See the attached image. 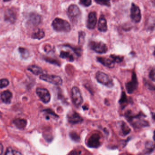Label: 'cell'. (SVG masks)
Instances as JSON below:
<instances>
[{
	"label": "cell",
	"mask_w": 155,
	"mask_h": 155,
	"mask_svg": "<svg viewBox=\"0 0 155 155\" xmlns=\"http://www.w3.org/2000/svg\"><path fill=\"white\" fill-rule=\"evenodd\" d=\"M126 118L130 124L135 128H140L149 126V123L143 119L145 115L140 113L137 115L133 114L131 110H128L125 114Z\"/></svg>",
	"instance_id": "6da1fadb"
},
{
	"label": "cell",
	"mask_w": 155,
	"mask_h": 155,
	"mask_svg": "<svg viewBox=\"0 0 155 155\" xmlns=\"http://www.w3.org/2000/svg\"><path fill=\"white\" fill-rule=\"evenodd\" d=\"M52 26L55 31L59 32H69L71 29V25L67 21L59 18L53 21Z\"/></svg>",
	"instance_id": "7a4b0ae2"
},
{
	"label": "cell",
	"mask_w": 155,
	"mask_h": 155,
	"mask_svg": "<svg viewBox=\"0 0 155 155\" xmlns=\"http://www.w3.org/2000/svg\"><path fill=\"white\" fill-rule=\"evenodd\" d=\"M96 79L97 82L107 87L111 88L114 86L113 79L105 73L97 71L96 74Z\"/></svg>",
	"instance_id": "3957f363"
},
{
	"label": "cell",
	"mask_w": 155,
	"mask_h": 155,
	"mask_svg": "<svg viewBox=\"0 0 155 155\" xmlns=\"http://www.w3.org/2000/svg\"><path fill=\"white\" fill-rule=\"evenodd\" d=\"M89 48L97 53L105 54L108 51V48L105 44L102 42L91 41L88 44Z\"/></svg>",
	"instance_id": "277c9868"
},
{
	"label": "cell",
	"mask_w": 155,
	"mask_h": 155,
	"mask_svg": "<svg viewBox=\"0 0 155 155\" xmlns=\"http://www.w3.org/2000/svg\"><path fill=\"white\" fill-rule=\"evenodd\" d=\"M71 94L72 100L74 105L77 107L80 106L84 100L79 88L76 86L73 87L71 91Z\"/></svg>",
	"instance_id": "5b68a950"
},
{
	"label": "cell",
	"mask_w": 155,
	"mask_h": 155,
	"mask_svg": "<svg viewBox=\"0 0 155 155\" xmlns=\"http://www.w3.org/2000/svg\"><path fill=\"white\" fill-rule=\"evenodd\" d=\"M40 78L43 81L51 83L55 85H61L63 84V80L60 76L50 74H41Z\"/></svg>",
	"instance_id": "8992f818"
},
{
	"label": "cell",
	"mask_w": 155,
	"mask_h": 155,
	"mask_svg": "<svg viewBox=\"0 0 155 155\" xmlns=\"http://www.w3.org/2000/svg\"><path fill=\"white\" fill-rule=\"evenodd\" d=\"M68 15L72 21H76L80 18L81 15L80 9L76 5H71L68 8Z\"/></svg>",
	"instance_id": "52a82bcc"
},
{
	"label": "cell",
	"mask_w": 155,
	"mask_h": 155,
	"mask_svg": "<svg viewBox=\"0 0 155 155\" xmlns=\"http://www.w3.org/2000/svg\"><path fill=\"white\" fill-rule=\"evenodd\" d=\"M36 93L41 101L44 104H48L51 101V94L46 88L38 87L36 89Z\"/></svg>",
	"instance_id": "ba28073f"
},
{
	"label": "cell",
	"mask_w": 155,
	"mask_h": 155,
	"mask_svg": "<svg viewBox=\"0 0 155 155\" xmlns=\"http://www.w3.org/2000/svg\"><path fill=\"white\" fill-rule=\"evenodd\" d=\"M138 83L137 75L134 72H133L132 74V80L130 82L126 84V88L127 91L129 94H132L138 87Z\"/></svg>",
	"instance_id": "9c48e42d"
},
{
	"label": "cell",
	"mask_w": 155,
	"mask_h": 155,
	"mask_svg": "<svg viewBox=\"0 0 155 155\" xmlns=\"http://www.w3.org/2000/svg\"><path fill=\"white\" fill-rule=\"evenodd\" d=\"M100 139L101 137L99 134L97 133L93 134L87 140V146L90 148H98L101 145Z\"/></svg>",
	"instance_id": "30bf717a"
},
{
	"label": "cell",
	"mask_w": 155,
	"mask_h": 155,
	"mask_svg": "<svg viewBox=\"0 0 155 155\" xmlns=\"http://www.w3.org/2000/svg\"><path fill=\"white\" fill-rule=\"evenodd\" d=\"M131 19L135 23H139L142 18L141 11L137 5L133 3L131 8Z\"/></svg>",
	"instance_id": "8fae6325"
},
{
	"label": "cell",
	"mask_w": 155,
	"mask_h": 155,
	"mask_svg": "<svg viewBox=\"0 0 155 155\" xmlns=\"http://www.w3.org/2000/svg\"><path fill=\"white\" fill-rule=\"evenodd\" d=\"M67 119L69 123L73 125L79 124L83 121V118L81 116L74 111L71 112L68 114Z\"/></svg>",
	"instance_id": "7c38bea8"
},
{
	"label": "cell",
	"mask_w": 155,
	"mask_h": 155,
	"mask_svg": "<svg viewBox=\"0 0 155 155\" xmlns=\"http://www.w3.org/2000/svg\"><path fill=\"white\" fill-rule=\"evenodd\" d=\"M97 24V16L95 12H93L88 14L87 22V27L90 30H93Z\"/></svg>",
	"instance_id": "4fadbf2b"
},
{
	"label": "cell",
	"mask_w": 155,
	"mask_h": 155,
	"mask_svg": "<svg viewBox=\"0 0 155 155\" xmlns=\"http://www.w3.org/2000/svg\"><path fill=\"white\" fill-rule=\"evenodd\" d=\"M16 13L12 9H7L5 15V18L7 21L11 23H14L16 20Z\"/></svg>",
	"instance_id": "5bb4252c"
},
{
	"label": "cell",
	"mask_w": 155,
	"mask_h": 155,
	"mask_svg": "<svg viewBox=\"0 0 155 155\" xmlns=\"http://www.w3.org/2000/svg\"><path fill=\"white\" fill-rule=\"evenodd\" d=\"M28 21L29 24L32 26L38 25L41 22V16L35 13L30 14Z\"/></svg>",
	"instance_id": "9a60e30c"
},
{
	"label": "cell",
	"mask_w": 155,
	"mask_h": 155,
	"mask_svg": "<svg viewBox=\"0 0 155 155\" xmlns=\"http://www.w3.org/2000/svg\"><path fill=\"white\" fill-rule=\"evenodd\" d=\"M98 62L103 64L105 67L109 68H113L115 66V62L111 58H106L104 57H98L97 58Z\"/></svg>",
	"instance_id": "2e32d148"
},
{
	"label": "cell",
	"mask_w": 155,
	"mask_h": 155,
	"mask_svg": "<svg viewBox=\"0 0 155 155\" xmlns=\"http://www.w3.org/2000/svg\"><path fill=\"white\" fill-rule=\"evenodd\" d=\"M12 97V94L9 90H5L1 94V99L5 104H10L11 103Z\"/></svg>",
	"instance_id": "e0dca14e"
},
{
	"label": "cell",
	"mask_w": 155,
	"mask_h": 155,
	"mask_svg": "<svg viewBox=\"0 0 155 155\" xmlns=\"http://www.w3.org/2000/svg\"><path fill=\"white\" fill-rule=\"evenodd\" d=\"M97 28L100 31L103 32L107 31V21L103 15H101V17L99 18Z\"/></svg>",
	"instance_id": "ac0fdd59"
},
{
	"label": "cell",
	"mask_w": 155,
	"mask_h": 155,
	"mask_svg": "<svg viewBox=\"0 0 155 155\" xmlns=\"http://www.w3.org/2000/svg\"><path fill=\"white\" fill-rule=\"evenodd\" d=\"M15 125L20 129H23L26 127L27 122L25 119L18 118L15 119L13 121Z\"/></svg>",
	"instance_id": "d6986e66"
},
{
	"label": "cell",
	"mask_w": 155,
	"mask_h": 155,
	"mask_svg": "<svg viewBox=\"0 0 155 155\" xmlns=\"http://www.w3.org/2000/svg\"><path fill=\"white\" fill-rule=\"evenodd\" d=\"M28 71L33 74L35 75H38L43 73V70L41 68L35 65H30L28 66Z\"/></svg>",
	"instance_id": "ffe728a7"
},
{
	"label": "cell",
	"mask_w": 155,
	"mask_h": 155,
	"mask_svg": "<svg viewBox=\"0 0 155 155\" xmlns=\"http://www.w3.org/2000/svg\"><path fill=\"white\" fill-rule=\"evenodd\" d=\"M45 36V33L43 30L41 29H38L37 31L33 33L31 35V38L34 39L41 40Z\"/></svg>",
	"instance_id": "44dd1931"
},
{
	"label": "cell",
	"mask_w": 155,
	"mask_h": 155,
	"mask_svg": "<svg viewBox=\"0 0 155 155\" xmlns=\"http://www.w3.org/2000/svg\"><path fill=\"white\" fill-rule=\"evenodd\" d=\"M60 57L64 59H66L69 61L72 62L74 61V57L72 54L69 52L62 51L60 53Z\"/></svg>",
	"instance_id": "7402d4cb"
},
{
	"label": "cell",
	"mask_w": 155,
	"mask_h": 155,
	"mask_svg": "<svg viewBox=\"0 0 155 155\" xmlns=\"http://www.w3.org/2000/svg\"><path fill=\"white\" fill-rule=\"evenodd\" d=\"M155 148V144L151 141L147 142L145 144V154L151 153Z\"/></svg>",
	"instance_id": "603a6c76"
},
{
	"label": "cell",
	"mask_w": 155,
	"mask_h": 155,
	"mask_svg": "<svg viewBox=\"0 0 155 155\" xmlns=\"http://www.w3.org/2000/svg\"><path fill=\"white\" fill-rule=\"evenodd\" d=\"M119 103L122 109H124L128 104V99L124 92H122L121 98L119 100Z\"/></svg>",
	"instance_id": "cb8c5ba5"
},
{
	"label": "cell",
	"mask_w": 155,
	"mask_h": 155,
	"mask_svg": "<svg viewBox=\"0 0 155 155\" xmlns=\"http://www.w3.org/2000/svg\"><path fill=\"white\" fill-rule=\"evenodd\" d=\"M121 132L124 136L127 135L131 132V129L128 125L124 122H122L121 124Z\"/></svg>",
	"instance_id": "d4e9b609"
},
{
	"label": "cell",
	"mask_w": 155,
	"mask_h": 155,
	"mask_svg": "<svg viewBox=\"0 0 155 155\" xmlns=\"http://www.w3.org/2000/svg\"><path fill=\"white\" fill-rule=\"evenodd\" d=\"M19 52L21 54V56L24 59H27L29 56V52L28 50L23 47H20L18 49Z\"/></svg>",
	"instance_id": "484cf974"
},
{
	"label": "cell",
	"mask_w": 155,
	"mask_h": 155,
	"mask_svg": "<svg viewBox=\"0 0 155 155\" xmlns=\"http://www.w3.org/2000/svg\"><path fill=\"white\" fill-rule=\"evenodd\" d=\"M85 33L84 31H80L78 33V44L79 45H83L84 42Z\"/></svg>",
	"instance_id": "4316f807"
},
{
	"label": "cell",
	"mask_w": 155,
	"mask_h": 155,
	"mask_svg": "<svg viewBox=\"0 0 155 155\" xmlns=\"http://www.w3.org/2000/svg\"><path fill=\"white\" fill-rule=\"evenodd\" d=\"M110 58L115 63H120L122 62L124 60V57L122 56L114 55V54L110 55Z\"/></svg>",
	"instance_id": "83f0119b"
},
{
	"label": "cell",
	"mask_w": 155,
	"mask_h": 155,
	"mask_svg": "<svg viewBox=\"0 0 155 155\" xmlns=\"http://www.w3.org/2000/svg\"><path fill=\"white\" fill-rule=\"evenodd\" d=\"M66 47H69L71 48V50L74 51V53L76 54L77 56H80L81 55V53H82V50L81 48L78 47H73V46H71V45H65Z\"/></svg>",
	"instance_id": "f1b7e54d"
},
{
	"label": "cell",
	"mask_w": 155,
	"mask_h": 155,
	"mask_svg": "<svg viewBox=\"0 0 155 155\" xmlns=\"http://www.w3.org/2000/svg\"><path fill=\"white\" fill-rule=\"evenodd\" d=\"M144 83L145 86L147 89L150 90H155V85L153 83L149 82V81L146 79L144 81Z\"/></svg>",
	"instance_id": "f546056e"
},
{
	"label": "cell",
	"mask_w": 155,
	"mask_h": 155,
	"mask_svg": "<svg viewBox=\"0 0 155 155\" xmlns=\"http://www.w3.org/2000/svg\"><path fill=\"white\" fill-rule=\"evenodd\" d=\"M5 155H22L21 153L13 150L11 147H8Z\"/></svg>",
	"instance_id": "4dcf8cb0"
},
{
	"label": "cell",
	"mask_w": 155,
	"mask_h": 155,
	"mask_svg": "<svg viewBox=\"0 0 155 155\" xmlns=\"http://www.w3.org/2000/svg\"><path fill=\"white\" fill-rule=\"evenodd\" d=\"M97 3L101 5L110 6L111 5L110 0H94Z\"/></svg>",
	"instance_id": "1f68e13d"
},
{
	"label": "cell",
	"mask_w": 155,
	"mask_h": 155,
	"mask_svg": "<svg viewBox=\"0 0 155 155\" xmlns=\"http://www.w3.org/2000/svg\"><path fill=\"white\" fill-rule=\"evenodd\" d=\"M9 84V81L6 78L0 79V89L6 87Z\"/></svg>",
	"instance_id": "d6a6232c"
},
{
	"label": "cell",
	"mask_w": 155,
	"mask_h": 155,
	"mask_svg": "<svg viewBox=\"0 0 155 155\" xmlns=\"http://www.w3.org/2000/svg\"><path fill=\"white\" fill-rule=\"evenodd\" d=\"M80 4L83 6L88 7L92 4L91 0H79Z\"/></svg>",
	"instance_id": "836d02e7"
},
{
	"label": "cell",
	"mask_w": 155,
	"mask_h": 155,
	"mask_svg": "<svg viewBox=\"0 0 155 155\" xmlns=\"http://www.w3.org/2000/svg\"><path fill=\"white\" fill-rule=\"evenodd\" d=\"M70 137L71 139L74 141H78L80 140V137L78 135L77 133L75 132H72L70 134Z\"/></svg>",
	"instance_id": "e575fe53"
},
{
	"label": "cell",
	"mask_w": 155,
	"mask_h": 155,
	"mask_svg": "<svg viewBox=\"0 0 155 155\" xmlns=\"http://www.w3.org/2000/svg\"><path fill=\"white\" fill-rule=\"evenodd\" d=\"M45 61L48 62L50 63L51 64H55V65H60V63L58 61H56L55 59H52V58H45Z\"/></svg>",
	"instance_id": "d590c367"
},
{
	"label": "cell",
	"mask_w": 155,
	"mask_h": 155,
	"mask_svg": "<svg viewBox=\"0 0 155 155\" xmlns=\"http://www.w3.org/2000/svg\"><path fill=\"white\" fill-rule=\"evenodd\" d=\"M43 112L46 113V114L48 115H51L55 117H58V115L56 114L52 110L50 109H46L44 110Z\"/></svg>",
	"instance_id": "8d00e7d4"
},
{
	"label": "cell",
	"mask_w": 155,
	"mask_h": 155,
	"mask_svg": "<svg viewBox=\"0 0 155 155\" xmlns=\"http://www.w3.org/2000/svg\"><path fill=\"white\" fill-rule=\"evenodd\" d=\"M149 77L151 80L155 81V68L152 69L149 73Z\"/></svg>",
	"instance_id": "74e56055"
},
{
	"label": "cell",
	"mask_w": 155,
	"mask_h": 155,
	"mask_svg": "<svg viewBox=\"0 0 155 155\" xmlns=\"http://www.w3.org/2000/svg\"><path fill=\"white\" fill-rule=\"evenodd\" d=\"M81 152L77 149H74L71 151L68 155H81Z\"/></svg>",
	"instance_id": "f35d334b"
},
{
	"label": "cell",
	"mask_w": 155,
	"mask_h": 155,
	"mask_svg": "<svg viewBox=\"0 0 155 155\" xmlns=\"http://www.w3.org/2000/svg\"><path fill=\"white\" fill-rule=\"evenodd\" d=\"M3 151V147L1 143H0V155L2 154Z\"/></svg>",
	"instance_id": "ab89813d"
},
{
	"label": "cell",
	"mask_w": 155,
	"mask_h": 155,
	"mask_svg": "<svg viewBox=\"0 0 155 155\" xmlns=\"http://www.w3.org/2000/svg\"><path fill=\"white\" fill-rule=\"evenodd\" d=\"M152 117H153V120L154 121L155 123V113H152Z\"/></svg>",
	"instance_id": "60d3db41"
},
{
	"label": "cell",
	"mask_w": 155,
	"mask_h": 155,
	"mask_svg": "<svg viewBox=\"0 0 155 155\" xmlns=\"http://www.w3.org/2000/svg\"><path fill=\"white\" fill-rule=\"evenodd\" d=\"M153 139L155 141V131L154 132V134H153Z\"/></svg>",
	"instance_id": "b9f144b4"
},
{
	"label": "cell",
	"mask_w": 155,
	"mask_h": 155,
	"mask_svg": "<svg viewBox=\"0 0 155 155\" xmlns=\"http://www.w3.org/2000/svg\"><path fill=\"white\" fill-rule=\"evenodd\" d=\"M11 1V0H3L4 2H9V1Z\"/></svg>",
	"instance_id": "7bdbcfd3"
}]
</instances>
